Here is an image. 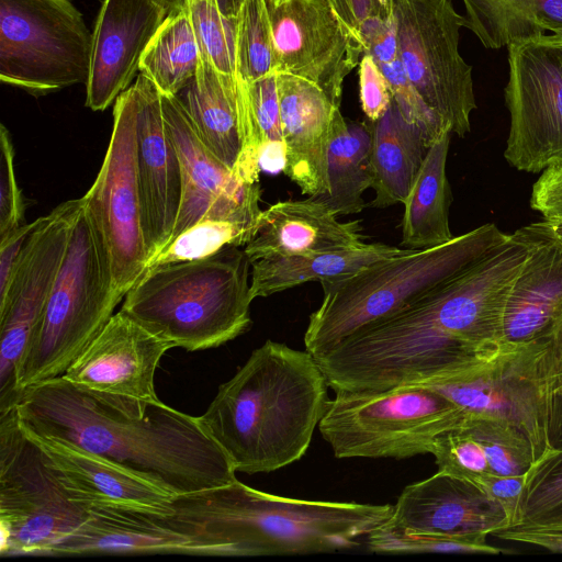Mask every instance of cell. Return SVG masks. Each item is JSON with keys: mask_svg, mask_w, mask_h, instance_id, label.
Masks as SVG:
<instances>
[{"mask_svg": "<svg viewBox=\"0 0 562 562\" xmlns=\"http://www.w3.org/2000/svg\"><path fill=\"white\" fill-rule=\"evenodd\" d=\"M386 522L412 531L451 537L493 535L509 526L503 507L484 491L439 470L407 485Z\"/></svg>", "mask_w": 562, "mask_h": 562, "instance_id": "23", "label": "cell"}, {"mask_svg": "<svg viewBox=\"0 0 562 562\" xmlns=\"http://www.w3.org/2000/svg\"><path fill=\"white\" fill-rule=\"evenodd\" d=\"M171 348L120 310L63 376L92 391L156 402V370Z\"/></svg>", "mask_w": 562, "mask_h": 562, "instance_id": "21", "label": "cell"}, {"mask_svg": "<svg viewBox=\"0 0 562 562\" xmlns=\"http://www.w3.org/2000/svg\"><path fill=\"white\" fill-rule=\"evenodd\" d=\"M136 114L132 85L114 102L106 154L82 196L103 237L116 288L124 294L146 271L150 258L136 172Z\"/></svg>", "mask_w": 562, "mask_h": 562, "instance_id": "13", "label": "cell"}, {"mask_svg": "<svg viewBox=\"0 0 562 562\" xmlns=\"http://www.w3.org/2000/svg\"><path fill=\"white\" fill-rule=\"evenodd\" d=\"M465 414L420 384L338 391L318 429L337 458L405 459L431 453L436 437Z\"/></svg>", "mask_w": 562, "mask_h": 562, "instance_id": "8", "label": "cell"}, {"mask_svg": "<svg viewBox=\"0 0 562 562\" xmlns=\"http://www.w3.org/2000/svg\"><path fill=\"white\" fill-rule=\"evenodd\" d=\"M125 294L113 279L101 232L82 206L43 315L18 369L24 392L60 376L100 334Z\"/></svg>", "mask_w": 562, "mask_h": 562, "instance_id": "7", "label": "cell"}, {"mask_svg": "<svg viewBox=\"0 0 562 562\" xmlns=\"http://www.w3.org/2000/svg\"><path fill=\"white\" fill-rule=\"evenodd\" d=\"M133 85L137 97L136 172L151 258L172 235L181 204L182 172L164 119L160 91L143 72Z\"/></svg>", "mask_w": 562, "mask_h": 562, "instance_id": "20", "label": "cell"}, {"mask_svg": "<svg viewBox=\"0 0 562 562\" xmlns=\"http://www.w3.org/2000/svg\"><path fill=\"white\" fill-rule=\"evenodd\" d=\"M161 106L182 172L181 204L169 241L204 218L258 225L260 183L241 181L206 147L177 95L161 93Z\"/></svg>", "mask_w": 562, "mask_h": 562, "instance_id": "17", "label": "cell"}, {"mask_svg": "<svg viewBox=\"0 0 562 562\" xmlns=\"http://www.w3.org/2000/svg\"><path fill=\"white\" fill-rule=\"evenodd\" d=\"M507 48L510 123L504 157L520 171L542 172L562 160V46L551 34Z\"/></svg>", "mask_w": 562, "mask_h": 562, "instance_id": "14", "label": "cell"}, {"mask_svg": "<svg viewBox=\"0 0 562 562\" xmlns=\"http://www.w3.org/2000/svg\"><path fill=\"white\" fill-rule=\"evenodd\" d=\"M520 522L562 525V448L536 460L526 473Z\"/></svg>", "mask_w": 562, "mask_h": 562, "instance_id": "38", "label": "cell"}, {"mask_svg": "<svg viewBox=\"0 0 562 562\" xmlns=\"http://www.w3.org/2000/svg\"><path fill=\"white\" fill-rule=\"evenodd\" d=\"M359 223L339 222L327 205L312 196L280 201L261 211L256 235L244 250L252 263L261 259L353 249L366 244Z\"/></svg>", "mask_w": 562, "mask_h": 562, "instance_id": "27", "label": "cell"}, {"mask_svg": "<svg viewBox=\"0 0 562 562\" xmlns=\"http://www.w3.org/2000/svg\"><path fill=\"white\" fill-rule=\"evenodd\" d=\"M328 190L312 196L336 215L360 213L364 191L372 188L371 131L367 123L348 122L336 108L330 123L327 159Z\"/></svg>", "mask_w": 562, "mask_h": 562, "instance_id": "31", "label": "cell"}, {"mask_svg": "<svg viewBox=\"0 0 562 562\" xmlns=\"http://www.w3.org/2000/svg\"><path fill=\"white\" fill-rule=\"evenodd\" d=\"M508 235L487 223L441 245L406 248L350 276L322 281L324 295L310 315L305 350L321 355L394 315L483 257Z\"/></svg>", "mask_w": 562, "mask_h": 562, "instance_id": "6", "label": "cell"}, {"mask_svg": "<svg viewBox=\"0 0 562 562\" xmlns=\"http://www.w3.org/2000/svg\"><path fill=\"white\" fill-rule=\"evenodd\" d=\"M168 11L154 0H103L94 30L86 105L103 111L125 91Z\"/></svg>", "mask_w": 562, "mask_h": 562, "instance_id": "22", "label": "cell"}, {"mask_svg": "<svg viewBox=\"0 0 562 562\" xmlns=\"http://www.w3.org/2000/svg\"><path fill=\"white\" fill-rule=\"evenodd\" d=\"M201 54L188 10L168 14L148 44L139 70L162 94L177 95L196 75Z\"/></svg>", "mask_w": 562, "mask_h": 562, "instance_id": "33", "label": "cell"}, {"mask_svg": "<svg viewBox=\"0 0 562 562\" xmlns=\"http://www.w3.org/2000/svg\"><path fill=\"white\" fill-rule=\"evenodd\" d=\"M206 147L246 183H258L260 142L246 82L201 58L196 75L177 94Z\"/></svg>", "mask_w": 562, "mask_h": 562, "instance_id": "18", "label": "cell"}, {"mask_svg": "<svg viewBox=\"0 0 562 562\" xmlns=\"http://www.w3.org/2000/svg\"><path fill=\"white\" fill-rule=\"evenodd\" d=\"M191 554L231 557L229 549L205 536L183 530L165 513L97 504L86 520L46 555Z\"/></svg>", "mask_w": 562, "mask_h": 562, "instance_id": "19", "label": "cell"}, {"mask_svg": "<svg viewBox=\"0 0 562 562\" xmlns=\"http://www.w3.org/2000/svg\"><path fill=\"white\" fill-rule=\"evenodd\" d=\"M412 384L435 390L465 416L492 417L514 425L528 438L535 461L552 450L548 436L552 389L543 338L504 341L488 358Z\"/></svg>", "mask_w": 562, "mask_h": 562, "instance_id": "9", "label": "cell"}, {"mask_svg": "<svg viewBox=\"0 0 562 562\" xmlns=\"http://www.w3.org/2000/svg\"><path fill=\"white\" fill-rule=\"evenodd\" d=\"M257 226L238 218H204L156 252L148 260L147 269L170 262L204 258L226 246H246L256 235Z\"/></svg>", "mask_w": 562, "mask_h": 562, "instance_id": "34", "label": "cell"}, {"mask_svg": "<svg viewBox=\"0 0 562 562\" xmlns=\"http://www.w3.org/2000/svg\"><path fill=\"white\" fill-rule=\"evenodd\" d=\"M81 206L82 198L68 200L41 217L0 297V415L22 397L18 369L43 315Z\"/></svg>", "mask_w": 562, "mask_h": 562, "instance_id": "15", "label": "cell"}, {"mask_svg": "<svg viewBox=\"0 0 562 562\" xmlns=\"http://www.w3.org/2000/svg\"><path fill=\"white\" fill-rule=\"evenodd\" d=\"M23 431L15 407L0 415V553L43 555L87 518Z\"/></svg>", "mask_w": 562, "mask_h": 562, "instance_id": "10", "label": "cell"}, {"mask_svg": "<svg viewBox=\"0 0 562 562\" xmlns=\"http://www.w3.org/2000/svg\"><path fill=\"white\" fill-rule=\"evenodd\" d=\"M526 252L518 228L400 312L314 356L329 387L387 390L493 356Z\"/></svg>", "mask_w": 562, "mask_h": 562, "instance_id": "1", "label": "cell"}, {"mask_svg": "<svg viewBox=\"0 0 562 562\" xmlns=\"http://www.w3.org/2000/svg\"><path fill=\"white\" fill-rule=\"evenodd\" d=\"M276 81L285 156L283 172L302 194H325L330 123L339 106L304 78L276 74Z\"/></svg>", "mask_w": 562, "mask_h": 562, "instance_id": "25", "label": "cell"}, {"mask_svg": "<svg viewBox=\"0 0 562 562\" xmlns=\"http://www.w3.org/2000/svg\"><path fill=\"white\" fill-rule=\"evenodd\" d=\"M236 75L249 83L273 74L274 54L266 0H245L238 13Z\"/></svg>", "mask_w": 562, "mask_h": 562, "instance_id": "36", "label": "cell"}, {"mask_svg": "<svg viewBox=\"0 0 562 562\" xmlns=\"http://www.w3.org/2000/svg\"><path fill=\"white\" fill-rule=\"evenodd\" d=\"M451 130L428 147L423 165L403 202L402 241L406 248L441 245L454 236L449 225L451 191L446 173Z\"/></svg>", "mask_w": 562, "mask_h": 562, "instance_id": "29", "label": "cell"}, {"mask_svg": "<svg viewBox=\"0 0 562 562\" xmlns=\"http://www.w3.org/2000/svg\"><path fill=\"white\" fill-rule=\"evenodd\" d=\"M373 207L403 203L428 150L422 128L407 121L394 99L387 111L370 122Z\"/></svg>", "mask_w": 562, "mask_h": 562, "instance_id": "28", "label": "cell"}, {"mask_svg": "<svg viewBox=\"0 0 562 562\" xmlns=\"http://www.w3.org/2000/svg\"><path fill=\"white\" fill-rule=\"evenodd\" d=\"M268 10L273 74L317 85L340 108L344 80L359 65L362 44L325 0H288Z\"/></svg>", "mask_w": 562, "mask_h": 562, "instance_id": "16", "label": "cell"}, {"mask_svg": "<svg viewBox=\"0 0 562 562\" xmlns=\"http://www.w3.org/2000/svg\"><path fill=\"white\" fill-rule=\"evenodd\" d=\"M460 427L482 447L494 474L522 475L535 462L528 438L505 420L467 415Z\"/></svg>", "mask_w": 562, "mask_h": 562, "instance_id": "35", "label": "cell"}, {"mask_svg": "<svg viewBox=\"0 0 562 562\" xmlns=\"http://www.w3.org/2000/svg\"><path fill=\"white\" fill-rule=\"evenodd\" d=\"M551 222L554 224L555 232L562 240V221H551Z\"/></svg>", "mask_w": 562, "mask_h": 562, "instance_id": "54", "label": "cell"}, {"mask_svg": "<svg viewBox=\"0 0 562 562\" xmlns=\"http://www.w3.org/2000/svg\"><path fill=\"white\" fill-rule=\"evenodd\" d=\"M486 537L487 535L451 537L418 532L384 522L367 535L364 544L375 553H502L501 548L487 543Z\"/></svg>", "mask_w": 562, "mask_h": 562, "instance_id": "37", "label": "cell"}, {"mask_svg": "<svg viewBox=\"0 0 562 562\" xmlns=\"http://www.w3.org/2000/svg\"><path fill=\"white\" fill-rule=\"evenodd\" d=\"M201 58L220 72L236 75L238 15L225 16L212 0H193L187 7Z\"/></svg>", "mask_w": 562, "mask_h": 562, "instance_id": "39", "label": "cell"}, {"mask_svg": "<svg viewBox=\"0 0 562 562\" xmlns=\"http://www.w3.org/2000/svg\"><path fill=\"white\" fill-rule=\"evenodd\" d=\"M359 98L370 122L379 120L390 108L393 93L384 74L372 56L363 54L359 61Z\"/></svg>", "mask_w": 562, "mask_h": 562, "instance_id": "44", "label": "cell"}, {"mask_svg": "<svg viewBox=\"0 0 562 562\" xmlns=\"http://www.w3.org/2000/svg\"><path fill=\"white\" fill-rule=\"evenodd\" d=\"M378 66L387 79L393 99L402 114L407 121L422 128L426 142L430 146L445 130L450 127L426 104L414 88L405 72L401 57L378 64Z\"/></svg>", "mask_w": 562, "mask_h": 562, "instance_id": "42", "label": "cell"}, {"mask_svg": "<svg viewBox=\"0 0 562 562\" xmlns=\"http://www.w3.org/2000/svg\"><path fill=\"white\" fill-rule=\"evenodd\" d=\"M166 514L183 530L226 546L231 557L350 550L386 522L393 505L283 497L232 483L173 496Z\"/></svg>", "mask_w": 562, "mask_h": 562, "instance_id": "4", "label": "cell"}, {"mask_svg": "<svg viewBox=\"0 0 562 562\" xmlns=\"http://www.w3.org/2000/svg\"><path fill=\"white\" fill-rule=\"evenodd\" d=\"M403 250L373 243L340 251L257 260L251 263V297H267L310 281L340 279Z\"/></svg>", "mask_w": 562, "mask_h": 562, "instance_id": "30", "label": "cell"}, {"mask_svg": "<svg viewBox=\"0 0 562 562\" xmlns=\"http://www.w3.org/2000/svg\"><path fill=\"white\" fill-rule=\"evenodd\" d=\"M463 26L488 49L562 34V0H461Z\"/></svg>", "mask_w": 562, "mask_h": 562, "instance_id": "32", "label": "cell"}, {"mask_svg": "<svg viewBox=\"0 0 562 562\" xmlns=\"http://www.w3.org/2000/svg\"><path fill=\"white\" fill-rule=\"evenodd\" d=\"M548 436L552 449L562 448V392L551 396Z\"/></svg>", "mask_w": 562, "mask_h": 562, "instance_id": "51", "label": "cell"}, {"mask_svg": "<svg viewBox=\"0 0 562 562\" xmlns=\"http://www.w3.org/2000/svg\"><path fill=\"white\" fill-rule=\"evenodd\" d=\"M246 86L260 142V169L267 172L283 171L285 156L276 74Z\"/></svg>", "mask_w": 562, "mask_h": 562, "instance_id": "40", "label": "cell"}, {"mask_svg": "<svg viewBox=\"0 0 562 562\" xmlns=\"http://www.w3.org/2000/svg\"><path fill=\"white\" fill-rule=\"evenodd\" d=\"M530 206L544 220L562 221V160L546 168L533 183Z\"/></svg>", "mask_w": 562, "mask_h": 562, "instance_id": "45", "label": "cell"}, {"mask_svg": "<svg viewBox=\"0 0 562 562\" xmlns=\"http://www.w3.org/2000/svg\"><path fill=\"white\" fill-rule=\"evenodd\" d=\"M526 257L509 291L503 338L525 342L542 338L562 315V240L551 221L520 227Z\"/></svg>", "mask_w": 562, "mask_h": 562, "instance_id": "24", "label": "cell"}, {"mask_svg": "<svg viewBox=\"0 0 562 562\" xmlns=\"http://www.w3.org/2000/svg\"><path fill=\"white\" fill-rule=\"evenodd\" d=\"M557 42L562 46V34H552Z\"/></svg>", "mask_w": 562, "mask_h": 562, "instance_id": "56", "label": "cell"}, {"mask_svg": "<svg viewBox=\"0 0 562 562\" xmlns=\"http://www.w3.org/2000/svg\"><path fill=\"white\" fill-rule=\"evenodd\" d=\"M328 387L311 352L267 340L199 417L236 472L269 473L305 454L328 407Z\"/></svg>", "mask_w": 562, "mask_h": 562, "instance_id": "3", "label": "cell"}, {"mask_svg": "<svg viewBox=\"0 0 562 562\" xmlns=\"http://www.w3.org/2000/svg\"><path fill=\"white\" fill-rule=\"evenodd\" d=\"M499 539L533 544L552 552H562V525L516 524L493 533Z\"/></svg>", "mask_w": 562, "mask_h": 562, "instance_id": "48", "label": "cell"}, {"mask_svg": "<svg viewBox=\"0 0 562 562\" xmlns=\"http://www.w3.org/2000/svg\"><path fill=\"white\" fill-rule=\"evenodd\" d=\"M164 7L168 14L177 13L183 11L188 7V0H154Z\"/></svg>", "mask_w": 562, "mask_h": 562, "instance_id": "53", "label": "cell"}, {"mask_svg": "<svg viewBox=\"0 0 562 562\" xmlns=\"http://www.w3.org/2000/svg\"><path fill=\"white\" fill-rule=\"evenodd\" d=\"M250 260L226 246L214 255L148 268L121 311L173 348L222 346L251 325Z\"/></svg>", "mask_w": 562, "mask_h": 562, "instance_id": "5", "label": "cell"}, {"mask_svg": "<svg viewBox=\"0 0 562 562\" xmlns=\"http://www.w3.org/2000/svg\"><path fill=\"white\" fill-rule=\"evenodd\" d=\"M542 338L547 345L552 394L562 392V315Z\"/></svg>", "mask_w": 562, "mask_h": 562, "instance_id": "50", "label": "cell"}, {"mask_svg": "<svg viewBox=\"0 0 562 562\" xmlns=\"http://www.w3.org/2000/svg\"><path fill=\"white\" fill-rule=\"evenodd\" d=\"M40 221L41 217L30 224L21 225L10 235L0 239V297L7 292L26 239Z\"/></svg>", "mask_w": 562, "mask_h": 562, "instance_id": "49", "label": "cell"}, {"mask_svg": "<svg viewBox=\"0 0 562 562\" xmlns=\"http://www.w3.org/2000/svg\"><path fill=\"white\" fill-rule=\"evenodd\" d=\"M92 34L70 0H0V79L34 95L86 83Z\"/></svg>", "mask_w": 562, "mask_h": 562, "instance_id": "11", "label": "cell"}, {"mask_svg": "<svg viewBox=\"0 0 562 562\" xmlns=\"http://www.w3.org/2000/svg\"><path fill=\"white\" fill-rule=\"evenodd\" d=\"M398 53L426 104L464 137L476 109L472 66L460 54L463 15L452 0H394Z\"/></svg>", "mask_w": 562, "mask_h": 562, "instance_id": "12", "label": "cell"}, {"mask_svg": "<svg viewBox=\"0 0 562 562\" xmlns=\"http://www.w3.org/2000/svg\"><path fill=\"white\" fill-rule=\"evenodd\" d=\"M21 427L76 502L169 513L166 506L173 496L165 490L80 446Z\"/></svg>", "mask_w": 562, "mask_h": 562, "instance_id": "26", "label": "cell"}, {"mask_svg": "<svg viewBox=\"0 0 562 562\" xmlns=\"http://www.w3.org/2000/svg\"><path fill=\"white\" fill-rule=\"evenodd\" d=\"M268 4H271V5H279L288 0H266Z\"/></svg>", "mask_w": 562, "mask_h": 562, "instance_id": "55", "label": "cell"}, {"mask_svg": "<svg viewBox=\"0 0 562 562\" xmlns=\"http://www.w3.org/2000/svg\"><path fill=\"white\" fill-rule=\"evenodd\" d=\"M351 34L362 44L360 30L371 19L386 20L393 15L394 0H325ZM363 46V45H362Z\"/></svg>", "mask_w": 562, "mask_h": 562, "instance_id": "46", "label": "cell"}, {"mask_svg": "<svg viewBox=\"0 0 562 562\" xmlns=\"http://www.w3.org/2000/svg\"><path fill=\"white\" fill-rule=\"evenodd\" d=\"M24 202L14 169V148L7 127L0 126V239L22 224Z\"/></svg>", "mask_w": 562, "mask_h": 562, "instance_id": "43", "label": "cell"}, {"mask_svg": "<svg viewBox=\"0 0 562 562\" xmlns=\"http://www.w3.org/2000/svg\"><path fill=\"white\" fill-rule=\"evenodd\" d=\"M193 1V0H188ZM225 16H237L245 0H212Z\"/></svg>", "mask_w": 562, "mask_h": 562, "instance_id": "52", "label": "cell"}, {"mask_svg": "<svg viewBox=\"0 0 562 562\" xmlns=\"http://www.w3.org/2000/svg\"><path fill=\"white\" fill-rule=\"evenodd\" d=\"M460 423L436 437L431 454L439 471L477 486L493 472L482 447L460 427Z\"/></svg>", "mask_w": 562, "mask_h": 562, "instance_id": "41", "label": "cell"}, {"mask_svg": "<svg viewBox=\"0 0 562 562\" xmlns=\"http://www.w3.org/2000/svg\"><path fill=\"white\" fill-rule=\"evenodd\" d=\"M526 473L522 475L491 473L485 475L477 485L503 507L509 520V526L520 521L519 507Z\"/></svg>", "mask_w": 562, "mask_h": 562, "instance_id": "47", "label": "cell"}, {"mask_svg": "<svg viewBox=\"0 0 562 562\" xmlns=\"http://www.w3.org/2000/svg\"><path fill=\"white\" fill-rule=\"evenodd\" d=\"M15 409L23 427L100 454L172 496L237 480L200 417L160 400L101 393L60 375L27 389Z\"/></svg>", "mask_w": 562, "mask_h": 562, "instance_id": "2", "label": "cell"}]
</instances>
